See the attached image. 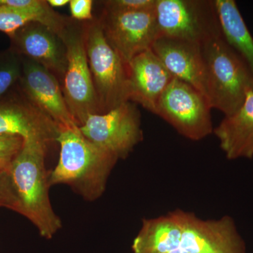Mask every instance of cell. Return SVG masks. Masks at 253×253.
<instances>
[{"mask_svg":"<svg viewBox=\"0 0 253 253\" xmlns=\"http://www.w3.org/2000/svg\"><path fill=\"white\" fill-rule=\"evenodd\" d=\"M79 129L86 139L118 160L128 157L144 138L140 112L131 101L103 114L91 115Z\"/></svg>","mask_w":253,"mask_h":253,"instance_id":"cell-8","label":"cell"},{"mask_svg":"<svg viewBox=\"0 0 253 253\" xmlns=\"http://www.w3.org/2000/svg\"><path fill=\"white\" fill-rule=\"evenodd\" d=\"M21 60L22 73L18 83L23 94L60 129L78 126L57 78L38 63L23 57Z\"/></svg>","mask_w":253,"mask_h":253,"instance_id":"cell-11","label":"cell"},{"mask_svg":"<svg viewBox=\"0 0 253 253\" xmlns=\"http://www.w3.org/2000/svg\"><path fill=\"white\" fill-rule=\"evenodd\" d=\"M97 18L106 39L126 64L136 55L151 49L157 39L154 9L113 12L103 9Z\"/></svg>","mask_w":253,"mask_h":253,"instance_id":"cell-10","label":"cell"},{"mask_svg":"<svg viewBox=\"0 0 253 253\" xmlns=\"http://www.w3.org/2000/svg\"><path fill=\"white\" fill-rule=\"evenodd\" d=\"M59 131L56 123L33 104L21 89L19 92L9 91L0 98V134L50 143L56 141Z\"/></svg>","mask_w":253,"mask_h":253,"instance_id":"cell-13","label":"cell"},{"mask_svg":"<svg viewBox=\"0 0 253 253\" xmlns=\"http://www.w3.org/2000/svg\"><path fill=\"white\" fill-rule=\"evenodd\" d=\"M11 51L45 68L62 83L66 66V48L61 37L38 22L28 23L10 37Z\"/></svg>","mask_w":253,"mask_h":253,"instance_id":"cell-12","label":"cell"},{"mask_svg":"<svg viewBox=\"0 0 253 253\" xmlns=\"http://www.w3.org/2000/svg\"><path fill=\"white\" fill-rule=\"evenodd\" d=\"M181 229L174 212L144 219L133 240V253H168L180 249Z\"/></svg>","mask_w":253,"mask_h":253,"instance_id":"cell-17","label":"cell"},{"mask_svg":"<svg viewBox=\"0 0 253 253\" xmlns=\"http://www.w3.org/2000/svg\"><path fill=\"white\" fill-rule=\"evenodd\" d=\"M211 109L201 91L174 78L158 101L156 115L186 139L199 141L213 132Z\"/></svg>","mask_w":253,"mask_h":253,"instance_id":"cell-7","label":"cell"},{"mask_svg":"<svg viewBox=\"0 0 253 253\" xmlns=\"http://www.w3.org/2000/svg\"><path fill=\"white\" fill-rule=\"evenodd\" d=\"M181 229L180 249L188 253H246V246L234 219L224 216L203 219L195 213L173 211Z\"/></svg>","mask_w":253,"mask_h":253,"instance_id":"cell-9","label":"cell"},{"mask_svg":"<svg viewBox=\"0 0 253 253\" xmlns=\"http://www.w3.org/2000/svg\"><path fill=\"white\" fill-rule=\"evenodd\" d=\"M151 50L173 77L206 96V72L201 45L170 38H158Z\"/></svg>","mask_w":253,"mask_h":253,"instance_id":"cell-15","label":"cell"},{"mask_svg":"<svg viewBox=\"0 0 253 253\" xmlns=\"http://www.w3.org/2000/svg\"><path fill=\"white\" fill-rule=\"evenodd\" d=\"M84 45L101 114L129 101L127 69L97 18L83 22Z\"/></svg>","mask_w":253,"mask_h":253,"instance_id":"cell-4","label":"cell"},{"mask_svg":"<svg viewBox=\"0 0 253 253\" xmlns=\"http://www.w3.org/2000/svg\"><path fill=\"white\" fill-rule=\"evenodd\" d=\"M227 159L253 158V89L246 93L244 104L230 116H224L213 129Z\"/></svg>","mask_w":253,"mask_h":253,"instance_id":"cell-16","label":"cell"},{"mask_svg":"<svg viewBox=\"0 0 253 253\" xmlns=\"http://www.w3.org/2000/svg\"><path fill=\"white\" fill-rule=\"evenodd\" d=\"M221 33L249 70L253 89V38L234 0H213Z\"/></svg>","mask_w":253,"mask_h":253,"instance_id":"cell-18","label":"cell"},{"mask_svg":"<svg viewBox=\"0 0 253 253\" xmlns=\"http://www.w3.org/2000/svg\"><path fill=\"white\" fill-rule=\"evenodd\" d=\"M38 22L36 16L24 10L12 6H0V31L11 37L28 23Z\"/></svg>","mask_w":253,"mask_h":253,"instance_id":"cell-21","label":"cell"},{"mask_svg":"<svg viewBox=\"0 0 253 253\" xmlns=\"http://www.w3.org/2000/svg\"><path fill=\"white\" fill-rule=\"evenodd\" d=\"M59 36L67 55L61 89L70 112L81 126L91 115L101 114L86 56L83 22L70 18Z\"/></svg>","mask_w":253,"mask_h":253,"instance_id":"cell-5","label":"cell"},{"mask_svg":"<svg viewBox=\"0 0 253 253\" xmlns=\"http://www.w3.org/2000/svg\"><path fill=\"white\" fill-rule=\"evenodd\" d=\"M22 73V60L12 51L0 56V98L7 94L19 81Z\"/></svg>","mask_w":253,"mask_h":253,"instance_id":"cell-20","label":"cell"},{"mask_svg":"<svg viewBox=\"0 0 253 253\" xmlns=\"http://www.w3.org/2000/svg\"><path fill=\"white\" fill-rule=\"evenodd\" d=\"M103 9L113 12H134L154 9L156 0H108L101 1Z\"/></svg>","mask_w":253,"mask_h":253,"instance_id":"cell-23","label":"cell"},{"mask_svg":"<svg viewBox=\"0 0 253 253\" xmlns=\"http://www.w3.org/2000/svg\"><path fill=\"white\" fill-rule=\"evenodd\" d=\"M49 144L41 139H24L22 150L9 172L18 214L27 218L46 239H52L62 228L49 199V172L45 167Z\"/></svg>","mask_w":253,"mask_h":253,"instance_id":"cell-2","label":"cell"},{"mask_svg":"<svg viewBox=\"0 0 253 253\" xmlns=\"http://www.w3.org/2000/svg\"><path fill=\"white\" fill-rule=\"evenodd\" d=\"M126 69L129 101L156 114L158 101L174 77L151 49L136 55Z\"/></svg>","mask_w":253,"mask_h":253,"instance_id":"cell-14","label":"cell"},{"mask_svg":"<svg viewBox=\"0 0 253 253\" xmlns=\"http://www.w3.org/2000/svg\"><path fill=\"white\" fill-rule=\"evenodd\" d=\"M91 0H70L69 6L71 18L76 21L84 22L94 19Z\"/></svg>","mask_w":253,"mask_h":253,"instance_id":"cell-25","label":"cell"},{"mask_svg":"<svg viewBox=\"0 0 253 253\" xmlns=\"http://www.w3.org/2000/svg\"><path fill=\"white\" fill-rule=\"evenodd\" d=\"M47 2L52 8L61 7V6L69 4L70 0H48Z\"/></svg>","mask_w":253,"mask_h":253,"instance_id":"cell-26","label":"cell"},{"mask_svg":"<svg viewBox=\"0 0 253 253\" xmlns=\"http://www.w3.org/2000/svg\"><path fill=\"white\" fill-rule=\"evenodd\" d=\"M154 11L157 39L181 40L201 45L221 33L213 0H156Z\"/></svg>","mask_w":253,"mask_h":253,"instance_id":"cell-6","label":"cell"},{"mask_svg":"<svg viewBox=\"0 0 253 253\" xmlns=\"http://www.w3.org/2000/svg\"><path fill=\"white\" fill-rule=\"evenodd\" d=\"M24 139L14 134H0V172L9 174L16 158L21 153Z\"/></svg>","mask_w":253,"mask_h":253,"instance_id":"cell-22","label":"cell"},{"mask_svg":"<svg viewBox=\"0 0 253 253\" xmlns=\"http://www.w3.org/2000/svg\"><path fill=\"white\" fill-rule=\"evenodd\" d=\"M168 253H188L186 252V251H183L182 249H178L175 250V251H173L172 252Z\"/></svg>","mask_w":253,"mask_h":253,"instance_id":"cell-27","label":"cell"},{"mask_svg":"<svg viewBox=\"0 0 253 253\" xmlns=\"http://www.w3.org/2000/svg\"><path fill=\"white\" fill-rule=\"evenodd\" d=\"M12 6L25 10L36 16L38 22L56 34H61L70 17L56 12L46 0H0V6Z\"/></svg>","mask_w":253,"mask_h":253,"instance_id":"cell-19","label":"cell"},{"mask_svg":"<svg viewBox=\"0 0 253 253\" xmlns=\"http://www.w3.org/2000/svg\"><path fill=\"white\" fill-rule=\"evenodd\" d=\"M206 72V96L212 109L224 116L232 115L253 89L249 70L242 59L229 45L222 33L201 44Z\"/></svg>","mask_w":253,"mask_h":253,"instance_id":"cell-3","label":"cell"},{"mask_svg":"<svg viewBox=\"0 0 253 253\" xmlns=\"http://www.w3.org/2000/svg\"><path fill=\"white\" fill-rule=\"evenodd\" d=\"M0 208L18 212V204L9 174L0 172Z\"/></svg>","mask_w":253,"mask_h":253,"instance_id":"cell-24","label":"cell"},{"mask_svg":"<svg viewBox=\"0 0 253 253\" xmlns=\"http://www.w3.org/2000/svg\"><path fill=\"white\" fill-rule=\"evenodd\" d=\"M56 141L60 145L59 158L49 172L50 186L66 184L85 201L101 197L119 160L86 139L79 126L60 129Z\"/></svg>","mask_w":253,"mask_h":253,"instance_id":"cell-1","label":"cell"}]
</instances>
